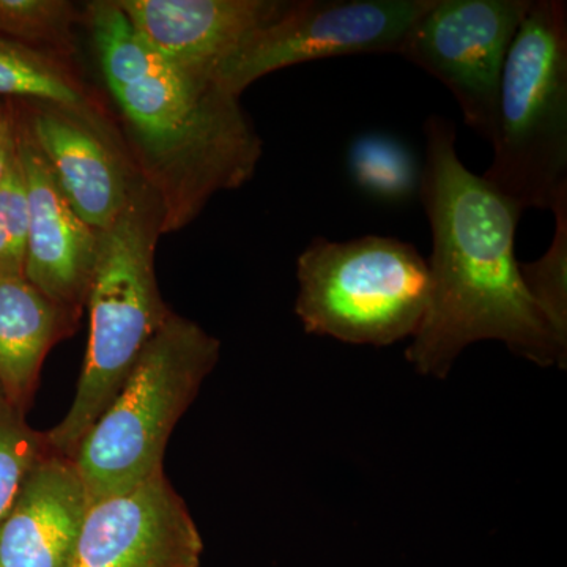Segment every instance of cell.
<instances>
[{
    "mask_svg": "<svg viewBox=\"0 0 567 567\" xmlns=\"http://www.w3.org/2000/svg\"><path fill=\"white\" fill-rule=\"evenodd\" d=\"M424 137L417 196L431 224V293L406 360L443 379L466 347L494 339L532 363L565 365L567 342L522 279L516 229L524 210L465 166L453 122L431 115Z\"/></svg>",
    "mask_w": 567,
    "mask_h": 567,
    "instance_id": "6da1fadb",
    "label": "cell"
},
{
    "mask_svg": "<svg viewBox=\"0 0 567 567\" xmlns=\"http://www.w3.org/2000/svg\"><path fill=\"white\" fill-rule=\"evenodd\" d=\"M85 20L144 183L162 203L163 234L193 221L213 194L249 182L262 141L238 96L164 61L117 0L92 2Z\"/></svg>",
    "mask_w": 567,
    "mask_h": 567,
    "instance_id": "7a4b0ae2",
    "label": "cell"
},
{
    "mask_svg": "<svg viewBox=\"0 0 567 567\" xmlns=\"http://www.w3.org/2000/svg\"><path fill=\"white\" fill-rule=\"evenodd\" d=\"M163 208L147 183L121 215L100 230L99 260L87 297L91 330L76 394L48 432L55 453L73 458L81 440L128 379L145 347L171 316L155 271Z\"/></svg>",
    "mask_w": 567,
    "mask_h": 567,
    "instance_id": "3957f363",
    "label": "cell"
},
{
    "mask_svg": "<svg viewBox=\"0 0 567 567\" xmlns=\"http://www.w3.org/2000/svg\"><path fill=\"white\" fill-rule=\"evenodd\" d=\"M219 353L215 336L171 312L76 447L73 461L91 503L125 494L164 472L171 434Z\"/></svg>",
    "mask_w": 567,
    "mask_h": 567,
    "instance_id": "277c9868",
    "label": "cell"
},
{
    "mask_svg": "<svg viewBox=\"0 0 567 567\" xmlns=\"http://www.w3.org/2000/svg\"><path fill=\"white\" fill-rule=\"evenodd\" d=\"M494 159L483 177L522 210L567 193V6L532 0L495 104Z\"/></svg>",
    "mask_w": 567,
    "mask_h": 567,
    "instance_id": "5b68a950",
    "label": "cell"
},
{
    "mask_svg": "<svg viewBox=\"0 0 567 567\" xmlns=\"http://www.w3.org/2000/svg\"><path fill=\"white\" fill-rule=\"evenodd\" d=\"M295 312L308 333L386 347L413 338L431 293L427 259L412 244L365 235L317 237L297 260Z\"/></svg>",
    "mask_w": 567,
    "mask_h": 567,
    "instance_id": "8992f818",
    "label": "cell"
},
{
    "mask_svg": "<svg viewBox=\"0 0 567 567\" xmlns=\"http://www.w3.org/2000/svg\"><path fill=\"white\" fill-rule=\"evenodd\" d=\"M431 0H297L215 71L233 95L275 71L357 54H399Z\"/></svg>",
    "mask_w": 567,
    "mask_h": 567,
    "instance_id": "52a82bcc",
    "label": "cell"
},
{
    "mask_svg": "<svg viewBox=\"0 0 567 567\" xmlns=\"http://www.w3.org/2000/svg\"><path fill=\"white\" fill-rule=\"evenodd\" d=\"M532 0H431L399 54L453 93L464 122L488 142L507 52Z\"/></svg>",
    "mask_w": 567,
    "mask_h": 567,
    "instance_id": "ba28073f",
    "label": "cell"
},
{
    "mask_svg": "<svg viewBox=\"0 0 567 567\" xmlns=\"http://www.w3.org/2000/svg\"><path fill=\"white\" fill-rule=\"evenodd\" d=\"M204 540L166 475L91 503L70 567H199Z\"/></svg>",
    "mask_w": 567,
    "mask_h": 567,
    "instance_id": "9c48e42d",
    "label": "cell"
},
{
    "mask_svg": "<svg viewBox=\"0 0 567 567\" xmlns=\"http://www.w3.org/2000/svg\"><path fill=\"white\" fill-rule=\"evenodd\" d=\"M17 121L29 212L24 278L50 300L81 315L99 260L100 230L82 221L66 203L18 111Z\"/></svg>",
    "mask_w": 567,
    "mask_h": 567,
    "instance_id": "30bf717a",
    "label": "cell"
},
{
    "mask_svg": "<svg viewBox=\"0 0 567 567\" xmlns=\"http://www.w3.org/2000/svg\"><path fill=\"white\" fill-rule=\"evenodd\" d=\"M13 103L66 203L93 229H106L137 186L112 133L62 107Z\"/></svg>",
    "mask_w": 567,
    "mask_h": 567,
    "instance_id": "8fae6325",
    "label": "cell"
},
{
    "mask_svg": "<svg viewBox=\"0 0 567 567\" xmlns=\"http://www.w3.org/2000/svg\"><path fill=\"white\" fill-rule=\"evenodd\" d=\"M164 61L186 73L215 71L252 33L276 20L282 0H117Z\"/></svg>",
    "mask_w": 567,
    "mask_h": 567,
    "instance_id": "7c38bea8",
    "label": "cell"
},
{
    "mask_svg": "<svg viewBox=\"0 0 567 567\" xmlns=\"http://www.w3.org/2000/svg\"><path fill=\"white\" fill-rule=\"evenodd\" d=\"M89 506L73 458L51 450L0 520V567H70Z\"/></svg>",
    "mask_w": 567,
    "mask_h": 567,
    "instance_id": "4fadbf2b",
    "label": "cell"
},
{
    "mask_svg": "<svg viewBox=\"0 0 567 567\" xmlns=\"http://www.w3.org/2000/svg\"><path fill=\"white\" fill-rule=\"evenodd\" d=\"M81 315L25 281H0V390L28 412L52 347L70 336Z\"/></svg>",
    "mask_w": 567,
    "mask_h": 567,
    "instance_id": "5bb4252c",
    "label": "cell"
},
{
    "mask_svg": "<svg viewBox=\"0 0 567 567\" xmlns=\"http://www.w3.org/2000/svg\"><path fill=\"white\" fill-rule=\"evenodd\" d=\"M0 95L62 107L110 132V122L102 106L66 59L2 37Z\"/></svg>",
    "mask_w": 567,
    "mask_h": 567,
    "instance_id": "9a60e30c",
    "label": "cell"
},
{
    "mask_svg": "<svg viewBox=\"0 0 567 567\" xmlns=\"http://www.w3.org/2000/svg\"><path fill=\"white\" fill-rule=\"evenodd\" d=\"M347 166L358 188L385 203H402L420 189L415 158L402 142L386 134L358 136L347 153Z\"/></svg>",
    "mask_w": 567,
    "mask_h": 567,
    "instance_id": "2e32d148",
    "label": "cell"
},
{
    "mask_svg": "<svg viewBox=\"0 0 567 567\" xmlns=\"http://www.w3.org/2000/svg\"><path fill=\"white\" fill-rule=\"evenodd\" d=\"M81 21L66 0H0V37L66 59L74 50V28Z\"/></svg>",
    "mask_w": 567,
    "mask_h": 567,
    "instance_id": "e0dca14e",
    "label": "cell"
},
{
    "mask_svg": "<svg viewBox=\"0 0 567 567\" xmlns=\"http://www.w3.org/2000/svg\"><path fill=\"white\" fill-rule=\"evenodd\" d=\"M555 235L544 256L520 264V275L540 315L567 342V193L555 200Z\"/></svg>",
    "mask_w": 567,
    "mask_h": 567,
    "instance_id": "ac0fdd59",
    "label": "cell"
},
{
    "mask_svg": "<svg viewBox=\"0 0 567 567\" xmlns=\"http://www.w3.org/2000/svg\"><path fill=\"white\" fill-rule=\"evenodd\" d=\"M25 413L0 390V520L9 513L25 476L52 450L48 432L32 429Z\"/></svg>",
    "mask_w": 567,
    "mask_h": 567,
    "instance_id": "d6986e66",
    "label": "cell"
},
{
    "mask_svg": "<svg viewBox=\"0 0 567 567\" xmlns=\"http://www.w3.org/2000/svg\"><path fill=\"white\" fill-rule=\"evenodd\" d=\"M28 226V196L18 159L0 186V281L24 278Z\"/></svg>",
    "mask_w": 567,
    "mask_h": 567,
    "instance_id": "ffe728a7",
    "label": "cell"
},
{
    "mask_svg": "<svg viewBox=\"0 0 567 567\" xmlns=\"http://www.w3.org/2000/svg\"><path fill=\"white\" fill-rule=\"evenodd\" d=\"M18 162V121L13 100L0 102V186Z\"/></svg>",
    "mask_w": 567,
    "mask_h": 567,
    "instance_id": "44dd1931",
    "label": "cell"
}]
</instances>
